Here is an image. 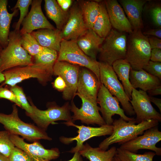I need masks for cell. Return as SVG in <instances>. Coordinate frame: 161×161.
Returning a JSON list of instances; mask_svg holds the SVG:
<instances>
[{
	"instance_id": "6da1fadb",
	"label": "cell",
	"mask_w": 161,
	"mask_h": 161,
	"mask_svg": "<svg viewBox=\"0 0 161 161\" xmlns=\"http://www.w3.org/2000/svg\"><path fill=\"white\" fill-rule=\"evenodd\" d=\"M136 123L135 120L126 121L120 117L114 120L112 124V134L100 143L99 147L106 151L112 144L118 143L121 145L143 134L145 130L158 126L159 122L151 119Z\"/></svg>"
},
{
	"instance_id": "7a4b0ae2",
	"label": "cell",
	"mask_w": 161,
	"mask_h": 161,
	"mask_svg": "<svg viewBox=\"0 0 161 161\" xmlns=\"http://www.w3.org/2000/svg\"><path fill=\"white\" fill-rule=\"evenodd\" d=\"M21 38L19 32L15 30L10 32L8 44L0 54L1 72L18 66L33 64L32 56L22 47Z\"/></svg>"
},
{
	"instance_id": "3957f363",
	"label": "cell",
	"mask_w": 161,
	"mask_h": 161,
	"mask_svg": "<svg viewBox=\"0 0 161 161\" xmlns=\"http://www.w3.org/2000/svg\"><path fill=\"white\" fill-rule=\"evenodd\" d=\"M0 123L10 134L21 136L31 142L41 139L51 140L46 131L34 124L24 122L19 118L16 105L13 106L12 113L9 114L0 113Z\"/></svg>"
},
{
	"instance_id": "277c9868",
	"label": "cell",
	"mask_w": 161,
	"mask_h": 161,
	"mask_svg": "<svg viewBox=\"0 0 161 161\" xmlns=\"http://www.w3.org/2000/svg\"><path fill=\"white\" fill-rule=\"evenodd\" d=\"M151 50L148 37L141 29L133 30L127 38L125 59L132 69L141 70L150 60Z\"/></svg>"
},
{
	"instance_id": "5b68a950",
	"label": "cell",
	"mask_w": 161,
	"mask_h": 161,
	"mask_svg": "<svg viewBox=\"0 0 161 161\" xmlns=\"http://www.w3.org/2000/svg\"><path fill=\"white\" fill-rule=\"evenodd\" d=\"M86 68L100 80L99 62L86 55L79 48L76 41L62 39L57 60Z\"/></svg>"
},
{
	"instance_id": "8992f818",
	"label": "cell",
	"mask_w": 161,
	"mask_h": 161,
	"mask_svg": "<svg viewBox=\"0 0 161 161\" xmlns=\"http://www.w3.org/2000/svg\"><path fill=\"white\" fill-rule=\"evenodd\" d=\"M3 72L5 79L4 83L13 87L30 78H36L42 83H46L53 75V67L34 63L31 65L16 67Z\"/></svg>"
},
{
	"instance_id": "52a82bcc",
	"label": "cell",
	"mask_w": 161,
	"mask_h": 161,
	"mask_svg": "<svg viewBox=\"0 0 161 161\" xmlns=\"http://www.w3.org/2000/svg\"><path fill=\"white\" fill-rule=\"evenodd\" d=\"M127 39L124 32L112 29L100 47L99 53L100 62L112 66L115 61L125 59Z\"/></svg>"
},
{
	"instance_id": "ba28073f",
	"label": "cell",
	"mask_w": 161,
	"mask_h": 161,
	"mask_svg": "<svg viewBox=\"0 0 161 161\" xmlns=\"http://www.w3.org/2000/svg\"><path fill=\"white\" fill-rule=\"evenodd\" d=\"M100 82L107 89L112 95L118 99L123 109L130 116L134 115L135 112L130 99L126 94L123 86L118 80L112 66L102 62H99Z\"/></svg>"
},
{
	"instance_id": "9c48e42d",
	"label": "cell",
	"mask_w": 161,
	"mask_h": 161,
	"mask_svg": "<svg viewBox=\"0 0 161 161\" xmlns=\"http://www.w3.org/2000/svg\"><path fill=\"white\" fill-rule=\"evenodd\" d=\"M30 104L32 112L31 114L26 113L27 115L37 127L44 131L50 124L56 121L62 120L73 122L70 113V105L69 102L66 103L61 106L56 104L51 105L44 110L39 109L32 102Z\"/></svg>"
},
{
	"instance_id": "30bf717a",
	"label": "cell",
	"mask_w": 161,
	"mask_h": 161,
	"mask_svg": "<svg viewBox=\"0 0 161 161\" xmlns=\"http://www.w3.org/2000/svg\"><path fill=\"white\" fill-rule=\"evenodd\" d=\"M63 123L68 126H73L78 129L77 131L78 134L75 137H67L61 136L59 138L60 141L65 144H69L74 141H76V146L69 151L72 153L78 151L84 142L88 140L95 137L110 135L113 131L112 125L106 124L99 127H94L83 125H78L75 124L72 121L65 122Z\"/></svg>"
},
{
	"instance_id": "8fae6325",
	"label": "cell",
	"mask_w": 161,
	"mask_h": 161,
	"mask_svg": "<svg viewBox=\"0 0 161 161\" xmlns=\"http://www.w3.org/2000/svg\"><path fill=\"white\" fill-rule=\"evenodd\" d=\"M97 101L100 106V111L102 114V117L107 125H112L114 120L112 117L116 114L126 121L135 120L133 117H129L125 115L124 111L119 105L118 99L112 95L101 83L97 95Z\"/></svg>"
},
{
	"instance_id": "7c38bea8",
	"label": "cell",
	"mask_w": 161,
	"mask_h": 161,
	"mask_svg": "<svg viewBox=\"0 0 161 161\" xmlns=\"http://www.w3.org/2000/svg\"><path fill=\"white\" fill-rule=\"evenodd\" d=\"M80 67L65 61H57L53 67V75L61 77L66 87L63 92V97L66 100H73L76 95Z\"/></svg>"
},
{
	"instance_id": "4fadbf2b",
	"label": "cell",
	"mask_w": 161,
	"mask_h": 161,
	"mask_svg": "<svg viewBox=\"0 0 161 161\" xmlns=\"http://www.w3.org/2000/svg\"><path fill=\"white\" fill-rule=\"evenodd\" d=\"M130 103L136 115V123L149 120L161 121V114L154 108L146 92L133 89Z\"/></svg>"
},
{
	"instance_id": "5bb4252c",
	"label": "cell",
	"mask_w": 161,
	"mask_h": 161,
	"mask_svg": "<svg viewBox=\"0 0 161 161\" xmlns=\"http://www.w3.org/2000/svg\"><path fill=\"white\" fill-rule=\"evenodd\" d=\"M10 138L15 146L25 152L32 161H50L57 159L60 156L58 148L46 149L38 141L28 143L24 141L23 138L13 134H10Z\"/></svg>"
},
{
	"instance_id": "9a60e30c",
	"label": "cell",
	"mask_w": 161,
	"mask_h": 161,
	"mask_svg": "<svg viewBox=\"0 0 161 161\" xmlns=\"http://www.w3.org/2000/svg\"><path fill=\"white\" fill-rule=\"evenodd\" d=\"M161 140V132L157 126L146 130L142 135L121 144L119 148L130 152L136 153L140 149L153 151L156 155H161V148L156 146V144Z\"/></svg>"
},
{
	"instance_id": "2e32d148",
	"label": "cell",
	"mask_w": 161,
	"mask_h": 161,
	"mask_svg": "<svg viewBox=\"0 0 161 161\" xmlns=\"http://www.w3.org/2000/svg\"><path fill=\"white\" fill-rule=\"evenodd\" d=\"M82 103L80 109L75 105L73 100L70 104V111L73 113L72 118L73 122L80 120L83 123L88 125L96 124L100 126L106 124L99 113L100 107L97 104L93 103L82 97L78 96Z\"/></svg>"
},
{
	"instance_id": "e0dca14e",
	"label": "cell",
	"mask_w": 161,
	"mask_h": 161,
	"mask_svg": "<svg viewBox=\"0 0 161 161\" xmlns=\"http://www.w3.org/2000/svg\"><path fill=\"white\" fill-rule=\"evenodd\" d=\"M42 0H33L30 12L23 20L19 33H31L35 30L43 29H55L48 20L42 11Z\"/></svg>"
},
{
	"instance_id": "ac0fdd59",
	"label": "cell",
	"mask_w": 161,
	"mask_h": 161,
	"mask_svg": "<svg viewBox=\"0 0 161 161\" xmlns=\"http://www.w3.org/2000/svg\"><path fill=\"white\" fill-rule=\"evenodd\" d=\"M100 84L91 71L84 67L80 68L76 95L97 104V95Z\"/></svg>"
},
{
	"instance_id": "d6986e66",
	"label": "cell",
	"mask_w": 161,
	"mask_h": 161,
	"mask_svg": "<svg viewBox=\"0 0 161 161\" xmlns=\"http://www.w3.org/2000/svg\"><path fill=\"white\" fill-rule=\"evenodd\" d=\"M87 29L77 1H74L69 11L67 21L61 30L63 39L76 41Z\"/></svg>"
},
{
	"instance_id": "ffe728a7",
	"label": "cell",
	"mask_w": 161,
	"mask_h": 161,
	"mask_svg": "<svg viewBox=\"0 0 161 161\" xmlns=\"http://www.w3.org/2000/svg\"><path fill=\"white\" fill-rule=\"evenodd\" d=\"M104 1L112 26L118 31L131 33L133 27L118 1L116 0Z\"/></svg>"
},
{
	"instance_id": "44dd1931",
	"label": "cell",
	"mask_w": 161,
	"mask_h": 161,
	"mask_svg": "<svg viewBox=\"0 0 161 161\" xmlns=\"http://www.w3.org/2000/svg\"><path fill=\"white\" fill-rule=\"evenodd\" d=\"M105 38L100 37L92 29H87L78 38L76 42L86 55L96 59Z\"/></svg>"
},
{
	"instance_id": "7402d4cb",
	"label": "cell",
	"mask_w": 161,
	"mask_h": 161,
	"mask_svg": "<svg viewBox=\"0 0 161 161\" xmlns=\"http://www.w3.org/2000/svg\"><path fill=\"white\" fill-rule=\"evenodd\" d=\"M148 0H120L119 2L127 15L133 30L143 27L142 13Z\"/></svg>"
},
{
	"instance_id": "603a6c76",
	"label": "cell",
	"mask_w": 161,
	"mask_h": 161,
	"mask_svg": "<svg viewBox=\"0 0 161 161\" xmlns=\"http://www.w3.org/2000/svg\"><path fill=\"white\" fill-rule=\"evenodd\" d=\"M31 34L41 46L59 52L63 39L61 30L57 28L40 29Z\"/></svg>"
},
{
	"instance_id": "cb8c5ba5",
	"label": "cell",
	"mask_w": 161,
	"mask_h": 161,
	"mask_svg": "<svg viewBox=\"0 0 161 161\" xmlns=\"http://www.w3.org/2000/svg\"><path fill=\"white\" fill-rule=\"evenodd\" d=\"M129 80L134 89L140 88L146 92L161 85V80L143 69L135 70L131 68Z\"/></svg>"
},
{
	"instance_id": "d4e9b609",
	"label": "cell",
	"mask_w": 161,
	"mask_h": 161,
	"mask_svg": "<svg viewBox=\"0 0 161 161\" xmlns=\"http://www.w3.org/2000/svg\"><path fill=\"white\" fill-rule=\"evenodd\" d=\"M7 0H0V45L3 49L8 43L12 20L18 13L17 9L12 13H9L7 9Z\"/></svg>"
},
{
	"instance_id": "484cf974",
	"label": "cell",
	"mask_w": 161,
	"mask_h": 161,
	"mask_svg": "<svg viewBox=\"0 0 161 161\" xmlns=\"http://www.w3.org/2000/svg\"><path fill=\"white\" fill-rule=\"evenodd\" d=\"M117 148L112 147L108 150L104 151L99 147L93 148L86 143L79 151L81 155L90 161H112L116 153Z\"/></svg>"
},
{
	"instance_id": "4316f807",
	"label": "cell",
	"mask_w": 161,
	"mask_h": 161,
	"mask_svg": "<svg viewBox=\"0 0 161 161\" xmlns=\"http://www.w3.org/2000/svg\"><path fill=\"white\" fill-rule=\"evenodd\" d=\"M100 1L78 0L85 25L88 29H92L98 16Z\"/></svg>"
},
{
	"instance_id": "83f0119b",
	"label": "cell",
	"mask_w": 161,
	"mask_h": 161,
	"mask_svg": "<svg viewBox=\"0 0 161 161\" xmlns=\"http://www.w3.org/2000/svg\"><path fill=\"white\" fill-rule=\"evenodd\" d=\"M112 66L118 78L122 83L124 90L131 100L133 88L129 80L131 67L125 59H120L114 62Z\"/></svg>"
},
{
	"instance_id": "f1b7e54d",
	"label": "cell",
	"mask_w": 161,
	"mask_h": 161,
	"mask_svg": "<svg viewBox=\"0 0 161 161\" xmlns=\"http://www.w3.org/2000/svg\"><path fill=\"white\" fill-rule=\"evenodd\" d=\"M44 9L47 16L55 23L56 28L61 30L68 19L69 11H63L55 0H45Z\"/></svg>"
},
{
	"instance_id": "f546056e",
	"label": "cell",
	"mask_w": 161,
	"mask_h": 161,
	"mask_svg": "<svg viewBox=\"0 0 161 161\" xmlns=\"http://www.w3.org/2000/svg\"><path fill=\"white\" fill-rule=\"evenodd\" d=\"M99 12L92 30L100 37L105 38L112 29L104 1H100Z\"/></svg>"
},
{
	"instance_id": "4dcf8cb0",
	"label": "cell",
	"mask_w": 161,
	"mask_h": 161,
	"mask_svg": "<svg viewBox=\"0 0 161 161\" xmlns=\"http://www.w3.org/2000/svg\"><path fill=\"white\" fill-rule=\"evenodd\" d=\"M156 155L154 152H145L143 154H137L120 148H117L115 156L121 161H153Z\"/></svg>"
},
{
	"instance_id": "1f68e13d",
	"label": "cell",
	"mask_w": 161,
	"mask_h": 161,
	"mask_svg": "<svg viewBox=\"0 0 161 161\" xmlns=\"http://www.w3.org/2000/svg\"><path fill=\"white\" fill-rule=\"evenodd\" d=\"M21 45L31 56H35L40 53L44 47L41 46L30 33L21 35Z\"/></svg>"
},
{
	"instance_id": "d6a6232c",
	"label": "cell",
	"mask_w": 161,
	"mask_h": 161,
	"mask_svg": "<svg viewBox=\"0 0 161 161\" xmlns=\"http://www.w3.org/2000/svg\"><path fill=\"white\" fill-rule=\"evenodd\" d=\"M58 55V52L57 51L44 47L40 53L34 57V63L53 67Z\"/></svg>"
},
{
	"instance_id": "836d02e7",
	"label": "cell",
	"mask_w": 161,
	"mask_h": 161,
	"mask_svg": "<svg viewBox=\"0 0 161 161\" xmlns=\"http://www.w3.org/2000/svg\"><path fill=\"white\" fill-rule=\"evenodd\" d=\"M32 1V0H18L15 6L12 8L13 11L18 8L20 12L19 18L14 27L15 31L19 32L21 26L28 13L29 7L31 5Z\"/></svg>"
},
{
	"instance_id": "e575fe53",
	"label": "cell",
	"mask_w": 161,
	"mask_h": 161,
	"mask_svg": "<svg viewBox=\"0 0 161 161\" xmlns=\"http://www.w3.org/2000/svg\"><path fill=\"white\" fill-rule=\"evenodd\" d=\"M10 135L6 130L0 131V153L7 157L15 147L10 139Z\"/></svg>"
},
{
	"instance_id": "d590c367",
	"label": "cell",
	"mask_w": 161,
	"mask_h": 161,
	"mask_svg": "<svg viewBox=\"0 0 161 161\" xmlns=\"http://www.w3.org/2000/svg\"><path fill=\"white\" fill-rule=\"evenodd\" d=\"M15 94L21 106V107L24 109L26 113L31 114L32 112V108L31 105L28 102L25 95L22 89L20 87L15 86L10 89Z\"/></svg>"
},
{
	"instance_id": "8d00e7d4",
	"label": "cell",
	"mask_w": 161,
	"mask_h": 161,
	"mask_svg": "<svg viewBox=\"0 0 161 161\" xmlns=\"http://www.w3.org/2000/svg\"><path fill=\"white\" fill-rule=\"evenodd\" d=\"M8 157L9 161H32L25 152L16 146L12 150Z\"/></svg>"
},
{
	"instance_id": "74e56055",
	"label": "cell",
	"mask_w": 161,
	"mask_h": 161,
	"mask_svg": "<svg viewBox=\"0 0 161 161\" xmlns=\"http://www.w3.org/2000/svg\"><path fill=\"white\" fill-rule=\"evenodd\" d=\"M143 69L149 74L161 79V63L149 60Z\"/></svg>"
},
{
	"instance_id": "f35d334b",
	"label": "cell",
	"mask_w": 161,
	"mask_h": 161,
	"mask_svg": "<svg viewBox=\"0 0 161 161\" xmlns=\"http://www.w3.org/2000/svg\"><path fill=\"white\" fill-rule=\"evenodd\" d=\"M0 98H4L9 100L21 107V104L14 93L6 88L0 87Z\"/></svg>"
},
{
	"instance_id": "ab89813d",
	"label": "cell",
	"mask_w": 161,
	"mask_h": 161,
	"mask_svg": "<svg viewBox=\"0 0 161 161\" xmlns=\"http://www.w3.org/2000/svg\"><path fill=\"white\" fill-rule=\"evenodd\" d=\"M150 13L152 19L158 27L161 26V7L160 6H157L152 7L150 10Z\"/></svg>"
},
{
	"instance_id": "60d3db41",
	"label": "cell",
	"mask_w": 161,
	"mask_h": 161,
	"mask_svg": "<svg viewBox=\"0 0 161 161\" xmlns=\"http://www.w3.org/2000/svg\"><path fill=\"white\" fill-rule=\"evenodd\" d=\"M53 85L54 87L60 91L63 92L66 88V83L63 78L58 76L54 80Z\"/></svg>"
},
{
	"instance_id": "b9f144b4",
	"label": "cell",
	"mask_w": 161,
	"mask_h": 161,
	"mask_svg": "<svg viewBox=\"0 0 161 161\" xmlns=\"http://www.w3.org/2000/svg\"><path fill=\"white\" fill-rule=\"evenodd\" d=\"M150 60L155 62H161V49H151Z\"/></svg>"
},
{
	"instance_id": "7bdbcfd3",
	"label": "cell",
	"mask_w": 161,
	"mask_h": 161,
	"mask_svg": "<svg viewBox=\"0 0 161 161\" xmlns=\"http://www.w3.org/2000/svg\"><path fill=\"white\" fill-rule=\"evenodd\" d=\"M57 2L61 8L64 11H69L74 1L72 0H57Z\"/></svg>"
},
{
	"instance_id": "ee69618b",
	"label": "cell",
	"mask_w": 161,
	"mask_h": 161,
	"mask_svg": "<svg viewBox=\"0 0 161 161\" xmlns=\"http://www.w3.org/2000/svg\"><path fill=\"white\" fill-rule=\"evenodd\" d=\"M151 49L154 48L161 49V39L155 37L148 38Z\"/></svg>"
},
{
	"instance_id": "f6af8a7d",
	"label": "cell",
	"mask_w": 161,
	"mask_h": 161,
	"mask_svg": "<svg viewBox=\"0 0 161 161\" xmlns=\"http://www.w3.org/2000/svg\"><path fill=\"white\" fill-rule=\"evenodd\" d=\"M144 35H151L159 38H161V29L160 28L151 29L145 32Z\"/></svg>"
},
{
	"instance_id": "bcb514c9",
	"label": "cell",
	"mask_w": 161,
	"mask_h": 161,
	"mask_svg": "<svg viewBox=\"0 0 161 161\" xmlns=\"http://www.w3.org/2000/svg\"><path fill=\"white\" fill-rule=\"evenodd\" d=\"M150 96L157 95L161 94V85L147 91Z\"/></svg>"
},
{
	"instance_id": "7dc6e473",
	"label": "cell",
	"mask_w": 161,
	"mask_h": 161,
	"mask_svg": "<svg viewBox=\"0 0 161 161\" xmlns=\"http://www.w3.org/2000/svg\"><path fill=\"white\" fill-rule=\"evenodd\" d=\"M149 99L151 102L153 103L159 109L161 112V99L149 96Z\"/></svg>"
},
{
	"instance_id": "c3c4849f",
	"label": "cell",
	"mask_w": 161,
	"mask_h": 161,
	"mask_svg": "<svg viewBox=\"0 0 161 161\" xmlns=\"http://www.w3.org/2000/svg\"><path fill=\"white\" fill-rule=\"evenodd\" d=\"M74 154L72 158L67 161H84L79 151L76 152Z\"/></svg>"
},
{
	"instance_id": "681fc988",
	"label": "cell",
	"mask_w": 161,
	"mask_h": 161,
	"mask_svg": "<svg viewBox=\"0 0 161 161\" xmlns=\"http://www.w3.org/2000/svg\"><path fill=\"white\" fill-rule=\"evenodd\" d=\"M0 161H9L8 157L0 153Z\"/></svg>"
},
{
	"instance_id": "f907efd6",
	"label": "cell",
	"mask_w": 161,
	"mask_h": 161,
	"mask_svg": "<svg viewBox=\"0 0 161 161\" xmlns=\"http://www.w3.org/2000/svg\"><path fill=\"white\" fill-rule=\"evenodd\" d=\"M4 75L3 72L0 71V83L5 81Z\"/></svg>"
},
{
	"instance_id": "816d5d0a",
	"label": "cell",
	"mask_w": 161,
	"mask_h": 161,
	"mask_svg": "<svg viewBox=\"0 0 161 161\" xmlns=\"http://www.w3.org/2000/svg\"><path fill=\"white\" fill-rule=\"evenodd\" d=\"M112 161H121L116 156L113 158Z\"/></svg>"
},
{
	"instance_id": "f5cc1de1",
	"label": "cell",
	"mask_w": 161,
	"mask_h": 161,
	"mask_svg": "<svg viewBox=\"0 0 161 161\" xmlns=\"http://www.w3.org/2000/svg\"><path fill=\"white\" fill-rule=\"evenodd\" d=\"M3 48L1 46V45H0V54L3 49Z\"/></svg>"
}]
</instances>
